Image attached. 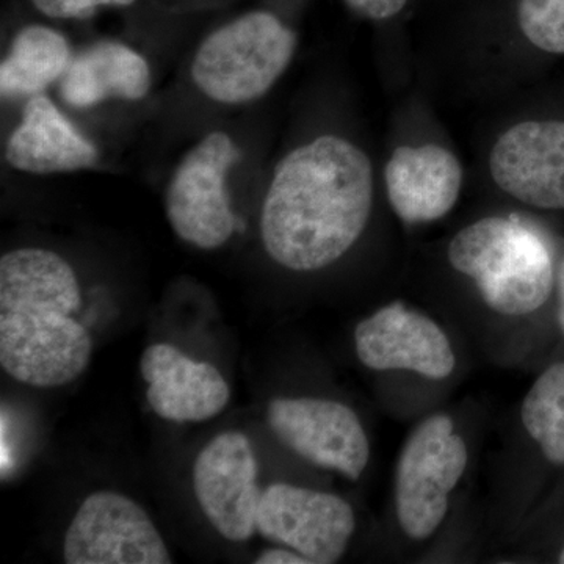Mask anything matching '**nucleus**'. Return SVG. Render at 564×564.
<instances>
[{"label": "nucleus", "instance_id": "nucleus-1", "mask_svg": "<svg viewBox=\"0 0 564 564\" xmlns=\"http://www.w3.org/2000/svg\"><path fill=\"white\" fill-rule=\"evenodd\" d=\"M373 207V166L352 141L323 133L282 155L263 193V250L292 272L326 269L355 247Z\"/></svg>", "mask_w": 564, "mask_h": 564}, {"label": "nucleus", "instance_id": "nucleus-2", "mask_svg": "<svg viewBox=\"0 0 564 564\" xmlns=\"http://www.w3.org/2000/svg\"><path fill=\"white\" fill-rule=\"evenodd\" d=\"M82 291L57 251L22 247L0 258V366L39 389L73 383L90 364V334L73 317Z\"/></svg>", "mask_w": 564, "mask_h": 564}, {"label": "nucleus", "instance_id": "nucleus-3", "mask_svg": "<svg viewBox=\"0 0 564 564\" xmlns=\"http://www.w3.org/2000/svg\"><path fill=\"white\" fill-rule=\"evenodd\" d=\"M299 35L270 10H251L207 33L187 63L203 101L236 109L261 101L289 69Z\"/></svg>", "mask_w": 564, "mask_h": 564}, {"label": "nucleus", "instance_id": "nucleus-4", "mask_svg": "<svg viewBox=\"0 0 564 564\" xmlns=\"http://www.w3.org/2000/svg\"><path fill=\"white\" fill-rule=\"evenodd\" d=\"M448 262L470 278L484 302L502 315L532 314L554 289L551 247L532 226L488 217L462 229L448 245Z\"/></svg>", "mask_w": 564, "mask_h": 564}, {"label": "nucleus", "instance_id": "nucleus-5", "mask_svg": "<svg viewBox=\"0 0 564 564\" xmlns=\"http://www.w3.org/2000/svg\"><path fill=\"white\" fill-rule=\"evenodd\" d=\"M242 159L239 141L225 129L204 133L184 152L163 198L166 220L182 242L214 251L239 231L232 182Z\"/></svg>", "mask_w": 564, "mask_h": 564}, {"label": "nucleus", "instance_id": "nucleus-6", "mask_svg": "<svg viewBox=\"0 0 564 564\" xmlns=\"http://www.w3.org/2000/svg\"><path fill=\"white\" fill-rule=\"evenodd\" d=\"M467 459L466 443L447 415H433L414 430L395 474L397 518L408 536L426 540L443 524Z\"/></svg>", "mask_w": 564, "mask_h": 564}, {"label": "nucleus", "instance_id": "nucleus-7", "mask_svg": "<svg viewBox=\"0 0 564 564\" xmlns=\"http://www.w3.org/2000/svg\"><path fill=\"white\" fill-rule=\"evenodd\" d=\"M63 556L69 564H169V547L150 514L113 491L93 492L66 530Z\"/></svg>", "mask_w": 564, "mask_h": 564}, {"label": "nucleus", "instance_id": "nucleus-8", "mask_svg": "<svg viewBox=\"0 0 564 564\" xmlns=\"http://www.w3.org/2000/svg\"><path fill=\"white\" fill-rule=\"evenodd\" d=\"M356 529L350 505L334 494L288 484L262 492L258 533L299 552L310 564L339 562Z\"/></svg>", "mask_w": 564, "mask_h": 564}, {"label": "nucleus", "instance_id": "nucleus-9", "mask_svg": "<svg viewBox=\"0 0 564 564\" xmlns=\"http://www.w3.org/2000/svg\"><path fill=\"white\" fill-rule=\"evenodd\" d=\"M258 459L240 432L218 434L193 466V489L207 521L226 540L243 543L258 532L262 492Z\"/></svg>", "mask_w": 564, "mask_h": 564}, {"label": "nucleus", "instance_id": "nucleus-10", "mask_svg": "<svg viewBox=\"0 0 564 564\" xmlns=\"http://www.w3.org/2000/svg\"><path fill=\"white\" fill-rule=\"evenodd\" d=\"M269 425L295 454L352 481L361 478L369 463V440L347 404L310 397L274 399Z\"/></svg>", "mask_w": 564, "mask_h": 564}, {"label": "nucleus", "instance_id": "nucleus-11", "mask_svg": "<svg viewBox=\"0 0 564 564\" xmlns=\"http://www.w3.org/2000/svg\"><path fill=\"white\" fill-rule=\"evenodd\" d=\"M494 182L538 209H564V121H524L499 137L489 155Z\"/></svg>", "mask_w": 564, "mask_h": 564}, {"label": "nucleus", "instance_id": "nucleus-12", "mask_svg": "<svg viewBox=\"0 0 564 564\" xmlns=\"http://www.w3.org/2000/svg\"><path fill=\"white\" fill-rule=\"evenodd\" d=\"M355 345L359 361L372 370H410L444 380L455 369L454 348L440 325L402 303L359 323Z\"/></svg>", "mask_w": 564, "mask_h": 564}, {"label": "nucleus", "instance_id": "nucleus-13", "mask_svg": "<svg viewBox=\"0 0 564 564\" xmlns=\"http://www.w3.org/2000/svg\"><path fill=\"white\" fill-rule=\"evenodd\" d=\"M7 165L32 176L93 170L101 151L46 93L25 99L3 150Z\"/></svg>", "mask_w": 564, "mask_h": 564}, {"label": "nucleus", "instance_id": "nucleus-14", "mask_svg": "<svg viewBox=\"0 0 564 564\" xmlns=\"http://www.w3.org/2000/svg\"><path fill=\"white\" fill-rule=\"evenodd\" d=\"M148 403L165 421L204 422L225 410L229 386L209 362L195 361L176 347L155 344L141 356Z\"/></svg>", "mask_w": 564, "mask_h": 564}, {"label": "nucleus", "instance_id": "nucleus-15", "mask_svg": "<svg viewBox=\"0 0 564 564\" xmlns=\"http://www.w3.org/2000/svg\"><path fill=\"white\" fill-rule=\"evenodd\" d=\"M147 55L120 40H98L76 51L58 84L63 104L74 110H93L110 102H140L152 90Z\"/></svg>", "mask_w": 564, "mask_h": 564}, {"label": "nucleus", "instance_id": "nucleus-16", "mask_svg": "<svg viewBox=\"0 0 564 564\" xmlns=\"http://www.w3.org/2000/svg\"><path fill=\"white\" fill-rule=\"evenodd\" d=\"M386 188L397 217L408 225L441 220L458 202L463 166L440 144L400 147L384 172Z\"/></svg>", "mask_w": 564, "mask_h": 564}, {"label": "nucleus", "instance_id": "nucleus-17", "mask_svg": "<svg viewBox=\"0 0 564 564\" xmlns=\"http://www.w3.org/2000/svg\"><path fill=\"white\" fill-rule=\"evenodd\" d=\"M74 54L73 44L57 29L44 24L21 28L0 63L3 101H25L61 84Z\"/></svg>", "mask_w": 564, "mask_h": 564}, {"label": "nucleus", "instance_id": "nucleus-18", "mask_svg": "<svg viewBox=\"0 0 564 564\" xmlns=\"http://www.w3.org/2000/svg\"><path fill=\"white\" fill-rule=\"evenodd\" d=\"M521 417L545 459L564 466V362L549 367L534 381L522 403Z\"/></svg>", "mask_w": 564, "mask_h": 564}, {"label": "nucleus", "instance_id": "nucleus-19", "mask_svg": "<svg viewBox=\"0 0 564 564\" xmlns=\"http://www.w3.org/2000/svg\"><path fill=\"white\" fill-rule=\"evenodd\" d=\"M516 24L524 39L549 54H564V0H518Z\"/></svg>", "mask_w": 564, "mask_h": 564}, {"label": "nucleus", "instance_id": "nucleus-20", "mask_svg": "<svg viewBox=\"0 0 564 564\" xmlns=\"http://www.w3.org/2000/svg\"><path fill=\"white\" fill-rule=\"evenodd\" d=\"M33 9L51 20H87L101 9H128L137 0H29Z\"/></svg>", "mask_w": 564, "mask_h": 564}, {"label": "nucleus", "instance_id": "nucleus-21", "mask_svg": "<svg viewBox=\"0 0 564 564\" xmlns=\"http://www.w3.org/2000/svg\"><path fill=\"white\" fill-rule=\"evenodd\" d=\"M344 3L364 20L380 22L402 14L410 0H344Z\"/></svg>", "mask_w": 564, "mask_h": 564}, {"label": "nucleus", "instance_id": "nucleus-22", "mask_svg": "<svg viewBox=\"0 0 564 564\" xmlns=\"http://www.w3.org/2000/svg\"><path fill=\"white\" fill-rule=\"evenodd\" d=\"M258 564H310L307 558L289 547L267 549L256 558Z\"/></svg>", "mask_w": 564, "mask_h": 564}, {"label": "nucleus", "instance_id": "nucleus-23", "mask_svg": "<svg viewBox=\"0 0 564 564\" xmlns=\"http://www.w3.org/2000/svg\"><path fill=\"white\" fill-rule=\"evenodd\" d=\"M558 323L564 334V258L558 272Z\"/></svg>", "mask_w": 564, "mask_h": 564}, {"label": "nucleus", "instance_id": "nucleus-24", "mask_svg": "<svg viewBox=\"0 0 564 564\" xmlns=\"http://www.w3.org/2000/svg\"><path fill=\"white\" fill-rule=\"evenodd\" d=\"M560 563L564 564V549L562 551V554H560Z\"/></svg>", "mask_w": 564, "mask_h": 564}, {"label": "nucleus", "instance_id": "nucleus-25", "mask_svg": "<svg viewBox=\"0 0 564 564\" xmlns=\"http://www.w3.org/2000/svg\"><path fill=\"white\" fill-rule=\"evenodd\" d=\"M182 2H187V0H182Z\"/></svg>", "mask_w": 564, "mask_h": 564}]
</instances>
